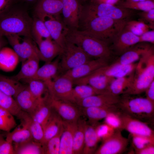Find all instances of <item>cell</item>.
I'll return each instance as SVG.
<instances>
[{
  "label": "cell",
  "instance_id": "d590c367",
  "mask_svg": "<svg viewBox=\"0 0 154 154\" xmlns=\"http://www.w3.org/2000/svg\"><path fill=\"white\" fill-rule=\"evenodd\" d=\"M52 109L46 102L45 97L38 99V104L34 112L30 114L42 128L50 117Z\"/></svg>",
  "mask_w": 154,
  "mask_h": 154
},
{
  "label": "cell",
  "instance_id": "e575fe53",
  "mask_svg": "<svg viewBox=\"0 0 154 154\" xmlns=\"http://www.w3.org/2000/svg\"><path fill=\"white\" fill-rule=\"evenodd\" d=\"M21 126L16 127L12 131L7 132L6 139L10 141L14 145L21 144L33 139L27 126L21 122Z\"/></svg>",
  "mask_w": 154,
  "mask_h": 154
},
{
  "label": "cell",
  "instance_id": "816d5d0a",
  "mask_svg": "<svg viewBox=\"0 0 154 154\" xmlns=\"http://www.w3.org/2000/svg\"><path fill=\"white\" fill-rule=\"evenodd\" d=\"M140 42H148L154 43V30L148 31L139 36Z\"/></svg>",
  "mask_w": 154,
  "mask_h": 154
},
{
  "label": "cell",
  "instance_id": "484cf974",
  "mask_svg": "<svg viewBox=\"0 0 154 154\" xmlns=\"http://www.w3.org/2000/svg\"><path fill=\"white\" fill-rule=\"evenodd\" d=\"M14 98L21 110L29 114L34 112L38 101L31 93L27 85Z\"/></svg>",
  "mask_w": 154,
  "mask_h": 154
},
{
  "label": "cell",
  "instance_id": "6f0895ef",
  "mask_svg": "<svg viewBox=\"0 0 154 154\" xmlns=\"http://www.w3.org/2000/svg\"><path fill=\"white\" fill-rule=\"evenodd\" d=\"M4 36L0 35V50L6 44L7 42Z\"/></svg>",
  "mask_w": 154,
  "mask_h": 154
},
{
  "label": "cell",
  "instance_id": "f6af8a7d",
  "mask_svg": "<svg viewBox=\"0 0 154 154\" xmlns=\"http://www.w3.org/2000/svg\"><path fill=\"white\" fill-rule=\"evenodd\" d=\"M63 129V127L58 133L49 139L45 145V154H59L60 138Z\"/></svg>",
  "mask_w": 154,
  "mask_h": 154
},
{
  "label": "cell",
  "instance_id": "8d00e7d4",
  "mask_svg": "<svg viewBox=\"0 0 154 154\" xmlns=\"http://www.w3.org/2000/svg\"><path fill=\"white\" fill-rule=\"evenodd\" d=\"M13 145L15 154H45V146L35 141L33 139Z\"/></svg>",
  "mask_w": 154,
  "mask_h": 154
},
{
  "label": "cell",
  "instance_id": "f1b7e54d",
  "mask_svg": "<svg viewBox=\"0 0 154 154\" xmlns=\"http://www.w3.org/2000/svg\"><path fill=\"white\" fill-rule=\"evenodd\" d=\"M63 120L52 109L50 117L43 127L45 145L48 141L58 133L63 127Z\"/></svg>",
  "mask_w": 154,
  "mask_h": 154
},
{
  "label": "cell",
  "instance_id": "30bf717a",
  "mask_svg": "<svg viewBox=\"0 0 154 154\" xmlns=\"http://www.w3.org/2000/svg\"><path fill=\"white\" fill-rule=\"evenodd\" d=\"M21 37L9 35L5 37L22 62L31 57L38 55V48L33 43L32 38L26 37L21 38Z\"/></svg>",
  "mask_w": 154,
  "mask_h": 154
},
{
  "label": "cell",
  "instance_id": "83f0119b",
  "mask_svg": "<svg viewBox=\"0 0 154 154\" xmlns=\"http://www.w3.org/2000/svg\"><path fill=\"white\" fill-rule=\"evenodd\" d=\"M59 57L53 61L45 62V64L39 68L34 76L31 79H35L44 82L50 80L56 77L59 70Z\"/></svg>",
  "mask_w": 154,
  "mask_h": 154
},
{
  "label": "cell",
  "instance_id": "e0dca14e",
  "mask_svg": "<svg viewBox=\"0 0 154 154\" xmlns=\"http://www.w3.org/2000/svg\"><path fill=\"white\" fill-rule=\"evenodd\" d=\"M120 97L109 93H103L89 96L75 104L79 107H108L117 106Z\"/></svg>",
  "mask_w": 154,
  "mask_h": 154
},
{
  "label": "cell",
  "instance_id": "d4e9b609",
  "mask_svg": "<svg viewBox=\"0 0 154 154\" xmlns=\"http://www.w3.org/2000/svg\"><path fill=\"white\" fill-rule=\"evenodd\" d=\"M137 63L128 64H123L114 63L110 65H108L99 69L100 72L107 76L115 78L127 76L133 72Z\"/></svg>",
  "mask_w": 154,
  "mask_h": 154
},
{
  "label": "cell",
  "instance_id": "4316f807",
  "mask_svg": "<svg viewBox=\"0 0 154 154\" xmlns=\"http://www.w3.org/2000/svg\"><path fill=\"white\" fill-rule=\"evenodd\" d=\"M19 57L14 50L4 47L0 50V70L6 72H11L17 67Z\"/></svg>",
  "mask_w": 154,
  "mask_h": 154
},
{
  "label": "cell",
  "instance_id": "c3c4849f",
  "mask_svg": "<svg viewBox=\"0 0 154 154\" xmlns=\"http://www.w3.org/2000/svg\"><path fill=\"white\" fill-rule=\"evenodd\" d=\"M95 130L99 141H102L112 136L116 131L104 123L97 124L95 127Z\"/></svg>",
  "mask_w": 154,
  "mask_h": 154
},
{
  "label": "cell",
  "instance_id": "836d02e7",
  "mask_svg": "<svg viewBox=\"0 0 154 154\" xmlns=\"http://www.w3.org/2000/svg\"><path fill=\"white\" fill-rule=\"evenodd\" d=\"M134 74V71L127 76L115 78L110 85L107 90V93L116 96L123 94L131 84Z\"/></svg>",
  "mask_w": 154,
  "mask_h": 154
},
{
  "label": "cell",
  "instance_id": "d6a6232c",
  "mask_svg": "<svg viewBox=\"0 0 154 154\" xmlns=\"http://www.w3.org/2000/svg\"><path fill=\"white\" fill-rule=\"evenodd\" d=\"M11 77L0 75V90L6 94L15 98L26 87Z\"/></svg>",
  "mask_w": 154,
  "mask_h": 154
},
{
  "label": "cell",
  "instance_id": "4dcf8cb0",
  "mask_svg": "<svg viewBox=\"0 0 154 154\" xmlns=\"http://www.w3.org/2000/svg\"><path fill=\"white\" fill-rule=\"evenodd\" d=\"M87 122L86 118L82 117L81 116L76 122L73 136L74 154L83 153L84 145L85 128Z\"/></svg>",
  "mask_w": 154,
  "mask_h": 154
},
{
  "label": "cell",
  "instance_id": "4fadbf2b",
  "mask_svg": "<svg viewBox=\"0 0 154 154\" xmlns=\"http://www.w3.org/2000/svg\"><path fill=\"white\" fill-rule=\"evenodd\" d=\"M128 143V139L123 136L121 130H116L112 136L102 141L94 154H121L125 150Z\"/></svg>",
  "mask_w": 154,
  "mask_h": 154
},
{
  "label": "cell",
  "instance_id": "7bdbcfd3",
  "mask_svg": "<svg viewBox=\"0 0 154 154\" xmlns=\"http://www.w3.org/2000/svg\"><path fill=\"white\" fill-rule=\"evenodd\" d=\"M119 5L125 9L145 11L154 9V1L145 0L134 2L125 1L120 2Z\"/></svg>",
  "mask_w": 154,
  "mask_h": 154
},
{
  "label": "cell",
  "instance_id": "52a82bcc",
  "mask_svg": "<svg viewBox=\"0 0 154 154\" xmlns=\"http://www.w3.org/2000/svg\"><path fill=\"white\" fill-rule=\"evenodd\" d=\"M59 56V70L64 72L92 59L77 46L66 40Z\"/></svg>",
  "mask_w": 154,
  "mask_h": 154
},
{
  "label": "cell",
  "instance_id": "ac0fdd59",
  "mask_svg": "<svg viewBox=\"0 0 154 154\" xmlns=\"http://www.w3.org/2000/svg\"><path fill=\"white\" fill-rule=\"evenodd\" d=\"M38 46V54L40 60L51 61L61 53L62 48L52 38L42 39L35 42Z\"/></svg>",
  "mask_w": 154,
  "mask_h": 154
},
{
  "label": "cell",
  "instance_id": "9c48e42d",
  "mask_svg": "<svg viewBox=\"0 0 154 154\" xmlns=\"http://www.w3.org/2000/svg\"><path fill=\"white\" fill-rule=\"evenodd\" d=\"M45 82L50 96L74 104L72 97L74 84L72 80L62 75L57 76L53 80Z\"/></svg>",
  "mask_w": 154,
  "mask_h": 154
},
{
  "label": "cell",
  "instance_id": "7402d4cb",
  "mask_svg": "<svg viewBox=\"0 0 154 154\" xmlns=\"http://www.w3.org/2000/svg\"><path fill=\"white\" fill-rule=\"evenodd\" d=\"M62 7V0H39L35 8V15H60Z\"/></svg>",
  "mask_w": 154,
  "mask_h": 154
},
{
  "label": "cell",
  "instance_id": "680465c9",
  "mask_svg": "<svg viewBox=\"0 0 154 154\" xmlns=\"http://www.w3.org/2000/svg\"><path fill=\"white\" fill-rule=\"evenodd\" d=\"M126 1H143L145 0H124Z\"/></svg>",
  "mask_w": 154,
  "mask_h": 154
},
{
  "label": "cell",
  "instance_id": "d6986e66",
  "mask_svg": "<svg viewBox=\"0 0 154 154\" xmlns=\"http://www.w3.org/2000/svg\"><path fill=\"white\" fill-rule=\"evenodd\" d=\"M77 122L70 123L63 121L59 154H74L73 136Z\"/></svg>",
  "mask_w": 154,
  "mask_h": 154
},
{
  "label": "cell",
  "instance_id": "ba28073f",
  "mask_svg": "<svg viewBox=\"0 0 154 154\" xmlns=\"http://www.w3.org/2000/svg\"><path fill=\"white\" fill-rule=\"evenodd\" d=\"M45 100L52 109L64 121L76 122L82 115L80 108L75 104L53 98L48 93L45 97Z\"/></svg>",
  "mask_w": 154,
  "mask_h": 154
},
{
  "label": "cell",
  "instance_id": "ee69618b",
  "mask_svg": "<svg viewBox=\"0 0 154 154\" xmlns=\"http://www.w3.org/2000/svg\"><path fill=\"white\" fill-rule=\"evenodd\" d=\"M125 28L138 36L148 31L149 25L143 21H131L127 22Z\"/></svg>",
  "mask_w": 154,
  "mask_h": 154
},
{
  "label": "cell",
  "instance_id": "44dd1931",
  "mask_svg": "<svg viewBox=\"0 0 154 154\" xmlns=\"http://www.w3.org/2000/svg\"><path fill=\"white\" fill-rule=\"evenodd\" d=\"M113 42L114 48L116 52L122 54L140 42L139 36L124 28Z\"/></svg>",
  "mask_w": 154,
  "mask_h": 154
},
{
  "label": "cell",
  "instance_id": "603a6c76",
  "mask_svg": "<svg viewBox=\"0 0 154 154\" xmlns=\"http://www.w3.org/2000/svg\"><path fill=\"white\" fill-rule=\"evenodd\" d=\"M17 117L20 119L21 122L27 126L33 139L45 145L44 131L42 125L35 120L29 114L23 111H22Z\"/></svg>",
  "mask_w": 154,
  "mask_h": 154
},
{
  "label": "cell",
  "instance_id": "cb8c5ba5",
  "mask_svg": "<svg viewBox=\"0 0 154 154\" xmlns=\"http://www.w3.org/2000/svg\"><path fill=\"white\" fill-rule=\"evenodd\" d=\"M40 60L38 55L27 59L22 62L21 67L19 72L11 77L19 81L32 78L39 68Z\"/></svg>",
  "mask_w": 154,
  "mask_h": 154
},
{
  "label": "cell",
  "instance_id": "f546056e",
  "mask_svg": "<svg viewBox=\"0 0 154 154\" xmlns=\"http://www.w3.org/2000/svg\"><path fill=\"white\" fill-rule=\"evenodd\" d=\"M97 124H90L87 122L85 128L84 145L82 154H94L97 149L98 144L100 141L95 130Z\"/></svg>",
  "mask_w": 154,
  "mask_h": 154
},
{
  "label": "cell",
  "instance_id": "5bb4252c",
  "mask_svg": "<svg viewBox=\"0 0 154 154\" xmlns=\"http://www.w3.org/2000/svg\"><path fill=\"white\" fill-rule=\"evenodd\" d=\"M108 61L103 58L92 59L65 72L63 75L73 81L85 77L97 69L108 65Z\"/></svg>",
  "mask_w": 154,
  "mask_h": 154
},
{
  "label": "cell",
  "instance_id": "7dc6e473",
  "mask_svg": "<svg viewBox=\"0 0 154 154\" xmlns=\"http://www.w3.org/2000/svg\"><path fill=\"white\" fill-rule=\"evenodd\" d=\"M121 111L113 112L109 113L104 119V123L115 130L123 129Z\"/></svg>",
  "mask_w": 154,
  "mask_h": 154
},
{
  "label": "cell",
  "instance_id": "277c9868",
  "mask_svg": "<svg viewBox=\"0 0 154 154\" xmlns=\"http://www.w3.org/2000/svg\"><path fill=\"white\" fill-rule=\"evenodd\" d=\"M32 19L28 13L19 9H10L0 16V35H16L33 38Z\"/></svg>",
  "mask_w": 154,
  "mask_h": 154
},
{
  "label": "cell",
  "instance_id": "f907efd6",
  "mask_svg": "<svg viewBox=\"0 0 154 154\" xmlns=\"http://www.w3.org/2000/svg\"><path fill=\"white\" fill-rule=\"evenodd\" d=\"M141 18L148 23L150 28L154 29V9L147 11H142L139 14Z\"/></svg>",
  "mask_w": 154,
  "mask_h": 154
},
{
  "label": "cell",
  "instance_id": "681fc988",
  "mask_svg": "<svg viewBox=\"0 0 154 154\" xmlns=\"http://www.w3.org/2000/svg\"><path fill=\"white\" fill-rule=\"evenodd\" d=\"M0 154H15L13 143L5 139L0 134Z\"/></svg>",
  "mask_w": 154,
  "mask_h": 154
},
{
  "label": "cell",
  "instance_id": "94428289",
  "mask_svg": "<svg viewBox=\"0 0 154 154\" xmlns=\"http://www.w3.org/2000/svg\"><path fill=\"white\" fill-rule=\"evenodd\" d=\"M82 0V1L84 2V1H87L88 0Z\"/></svg>",
  "mask_w": 154,
  "mask_h": 154
},
{
  "label": "cell",
  "instance_id": "2e32d148",
  "mask_svg": "<svg viewBox=\"0 0 154 154\" xmlns=\"http://www.w3.org/2000/svg\"><path fill=\"white\" fill-rule=\"evenodd\" d=\"M114 79L101 74L98 69L85 77L73 81V84L75 85L88 84L101 93H107L110 85Z\"/></svg>",
  "mask_w": 154,
  "mask_h": 154
},
{
  "label": "cell",
  "instance_id": "11a10c76",
  "mask_svg": "<svg viewBox=\"0 0 154 154\" xmlns=\"http://www.w3.org/2000/svg\"><path fill=\"white\" fill-rule=\"evenodd\" d=\"M136 154H154V145L147 146L141 149L135 151Z\"/></svg>",
  "mask_w": 154,
  "mask_h": 154
},
{
  "label": "cell",
  "instance_id": "bcb514c9",
  "mask_svg": "<svg viewBox=\"0 0 154 154\" xmlns=\"http://www.w3.org/2000/svg\"><path fill=\"white\" fill-rule=\"evenodd\" d=\"M131 135L132 144L135 151L150 145H154V137L136 135Z\"/></svg>",
  "mask_w": 154,
  "mask_h": 154
},
{
  "label": "cell",
  "instance_id": "f35d334b",
  "mask_svg": "<svg viewBox=\"0 0 154 154\" xmlns=\"http://www.w3.org/2000/svg\"><path fill=\"white\" fill-rule=\"evenodd\" d=\"M102 94L96 90L89 85L80 84L76 85L72 90V97L74 103L91 96Z\"/></svg>",
  "mask_w": 154,
  "mask_h": 154
},
{
  "label": "cell",
  "instance_id": "9f6ffc18",
  "mask_svg": "<svg viewBox=\"0 0 154 154\" xmlns=\"http://www.w3.org/2000/svg\"><path fill=\"white\" fill-rule=\"evenodd\" d=\"M119 0H91V2L96 3H105L115 5L118 3Z\"/></svg>",
  "mask_w": 154,
  "mask_h": 154
},
{
  "label": "cell",
  "instance_id": "7a4b0ae2",
  "mask_svg": "<svg viewBox=\"0 0 154 154\" xmlns=\"http://www.w3.org/2000/svg\"><path fill=\"white\" fill-rule=\"evenodd\" d=\"M66 40L77 46L92 58L109 60L111 56L108 44L85 31L69 30Z\"/></svg>",
  "mask_w": 154,
  "mask_h": 154
},
{
  "label": "cell",
  "instance_id": "74e56055",
  "mask_svg": "<svg viewBox=\"0 0 154 154\" xmlns=\"http://www.w3.org/2000/svg\"><path fill=\"white\" fill-rule=\"evenodd\" d=\"M31 33L35 42L42 39L52 38L44 22L36 15L32 19Z\"/></svg>",
  "mask_w": 154,
  "mask_h": 154
},
{
  "label": "cell",
  "instance_id": "1f68e13d",
  "mask_svg": "<svg viewBox=\"0 0 154 154\" xmlns=\"http://www.w3.org/2000/svg\"><path fill=\"white\" fill-rule=\"evenodd\" d=\"M150 47L148 45H141L131 48L122 54L115 63L123 64L134 63L139 60Z\"/></svg>",
  "mask_w": 154,
  "mask_h": 154
},
{
  "label": "cell",
  "instance_id": "db71d44e",
  "mask_svg": "<svg viewBox=\"0 0 154 154\" xmlns=\"http://www.w3.org/2000/svg\"><path fill=\"white\" fill-rule=\"evenodd\" d=\"M146 98L154 103V80L150 84L145 91Z\"/></svg>",
  "mask_w": 154,
  "mask_h": 154
},
{
  "label": "cell",
  "instance_id": "6125c7cd",
  "mask_svg": "<svg viewBox=\"0 0 154 154\" xmlns=\"http://www.w3.org/2000/svg\"><path fill=\"white\" fill-rule=\"evenodd\" d=\"M153 0V1H154V0Z\"/></svg>",
  "mask_w": 154,
  "mask_h": 154
},
{
  "label": "cell",
  "instance_id": "3957f363",
  "mask_svg": "<svg viewBox=\"0 0 154 154\" xmlns=\"http://www.w3.org/2000/svg\"><path fill=\"white\" fill-rule=\"evenodd\" d=\"M134 70L131 84L123 94H139L145 92L154 80V49L151 47L141 57Z\"/></svg>",
  "mask_w": 154,
  "mask_h": 154
},
{
  "label": "cell",
  "instance_id": "60d3db41",
  "mask_svg": "<svg viewBox=\"0 0 154 154\" xmlns=\"http://www.w3.org/2000/svg\"><path fill=\"white\" fill-rule=\"evenodd\" d=\"M0 107L17 117L22 111L13 97L6 94L0 90Z\"/></svg>",
  "mask_w": 154,
  "mask_h": 154
},
{
  "label": "cell",
  "instance_id": "8992f818",
  "mask_svg": "<svg viewBox=\"0 0 154 154\" xmlns=\"http://www.w3.org/2000/svg\"><path fill=\"white\" fill-rule=\"evenodd\" d=\"M131 15L129 9L106 3L91 2L85 6H82L80 19L93 17H103L126 21Z\"/></svg>",
  "mask_w": 154,
  "mask_h": 154
},
{
  "label": "cell",
  "instance_id": "b9f144b4",
  "mask_svg": "<svg viewBox=\"0 0 154 154\" xmlns=\"http://www.w3.org/2000/svg\"><path fill=\"white\" fill-rule=\"evenodd\" d=\"M14 116L7 110L0 107V130L7 133L16 126Z\"/></svg>",
  "mask_w": 154,
  "mask_h": 154
},
{
  "label": "cell",
  "instance_id": "ffe728a7",
  "mask_svg": "<svg viewBox=\"0 0 154 154\" xmlns=\"http://www.w3.org/2000/svg\"><path fill=\"white\" fill-rule=\"evenodd\" d=\"M80 108L82 114L88 119L87 122L93 124H98L99 121L104 119L111 112L120 111L117 106L108 107H90Z\"/></svg>",
  "mask_w": 154,
  "mask_h": 154
},
{
  "label": "cell",
  "instance_id": "6da1fadb",
  "mask_svg": "<svg viewBox=\"0 0 154 154\" xmlns=\"http://www.w3.org/2000/svg\"><path fill=\"white\" fill-rule=\"evenodd\" d=\"M126 21L103 17L80 19L78 29L85 31L108 44L114 41L125 27Z\"/></svg>",
  "mask_w": 154,
  "mask_h": 154
},
{
  "label": "cell",
  "instance_id": "f5cc1de1",
  "mask_svg": "<svg viewBox=\"0 0 154 154\" xmlns=\"http://www.w3.org/2000/svg\"><path fill=\"white\" fill-rule=\"evenodd\" d=\"M13 0H0V16L10 9Z\"/></svg>",
  "mask_w": 154,
  "mask_h": 154
},
{
  "label": "cell",
  "instance_id": "9a60e30c",
  "mask_svg": "<svg viewBox=\"0 0 154 154\" xmlns=\"http://www.w3.org/2000/svg\"><path fill=\"white\" fill-rule=\"evenodd\" d=\"M123 129L131 135L154 137L153 130L145 122L121 112Z\"/></svg>",
  "mask_w": 154,
  "mask_h": 154
},
{
  "label": "cell",
  "instance_id": "7c38bea8",
  "mask_svg": "<svg viewBox=\"0 0 154 154\" xmlns=\"http://www.w3.org/2000/svg\"><path fill=\"white\" fill-rule=\"evenodd\" d=\"M62 19L69 30L79 29L82 6L78 0H62Z\"/></svg>",
  "mask_w": 154,
  "mask_h": 154
},
{
  "label": "cell",
  "instance_id": "ab89813d",
  "mask_svg": "<svg viewBox=\"0 0 154 154\" xmlns=\"http://www.w3.org/2000/svg\"><path fill=\"white\" fill-rule=\"evenodd\" d=\"M24 81L27 83L29 90L37 99L43 98L45 96L44 95L48 93L47 88L44 82L35 79H30Z\"/></svg>",
  "mask_w": 154,
  "mask_h": 154
},
{
  "label": "cell",
  "instance_id": "5b68a950",
  "mask_svg": "<svg viewBox=\"0 0 154 154\" xmlns=\"http://www.w3.org/2000/svg\"><path fill=\"white\" fill-rule=\"evenodd\" d=\"M123 94L120 98L117 105L122 112L142 121L153 118L154 103L146 98L134 97L130 95Z\"/></svg>",
  "mask_w": 154,
  "mask_h": 154
},
{
  "label": "cell",
  "instance_id": "8fae6325",
  "mask_svg": "<svg viewBox=\"0 0 154 154\" xmlns=\"http://www.w3.org/2000/svg\"><path fill=\"white\" fill-rule=\"evenodd\" d=\"M38 17L44 22L52 39L62 48L66 42V36L69 29L60 15H46Z\"/></svg>",
  "mask_w": 154,
  "mask_h": 154
},
{
  "label": "cell",
  "instance_id": "91938a15",
  "mask_svg": "<svg viewBox=\"0 0 154 154\" xmlns=\"http://www.w3.org/2000/svg\"><path fill=\"white\" fill-rule=\"evenodd\" d=\"M24 0L27 1H28V2H33L35 1H36L37 0Z\"/></svg>",
  "mask_w": 154,
  "mask_h": 154
}]
</instances>
